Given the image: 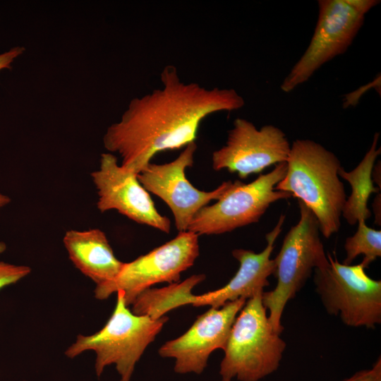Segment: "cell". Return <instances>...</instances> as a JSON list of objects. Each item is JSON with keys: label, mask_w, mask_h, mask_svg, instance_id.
Wrapping results in <instances>:
<instances>
[{"label": "cell", "mask_w": 381, "mask_h": 381, "mask_svg": "<svg viewBox=\"0 0 381 381\" xmlns=\"http://www.w3.org/2000/svg\"><path fill=\"white\" fill-rule=\"evenodd\" d=\"M160 80L161 87L131 99L103 137L105 149L118 154L121 165L137 175L158 152L195 142L199 126L209 115L245 104L234 89H209L183 81L174 66L164 67Z\"/></svg>", "instance_id": "cell-1"}, {"label": "cell", "mask_w": 381, "mask_h": 381, "mask_svg": "<svg viewBox=\"0 0 381 381\" xmlns=\"http://www.w3.org/2000/svg\"><path fill=\"white\" fill-rule=\"evenodd\" d=\"M338 157L321 144L310 139H296L291 145L286 173L274 189L289 193L316 217L320 231L329 238L339 231L346 199L338 175Z\"/></svg>", "instance_id": "cell-2"}, {"label": "cell", "mask_w": 381, "mask_h": 381, "mask_svg": "<svg viewBox=\"0 0 381 381\" xmlns=\"http://www.w3.org/2000/svg\"><path fill=\"white\" fill-rule=\"evenodd\" d=\"M116 294L114 310L105 325L92 335H78L65 355L73 358L85 351H94L97 377L105 367L114 364L120 381H130L135 364L169 318L165 315L152 319L135 315L126 305L123 292L118 291Z\"/></svg>", "instance_id": "cell-3"}, {"label": "cell", "mask_w": 381, "mask_h": 381, "mask_svg": "<svg viewBox=\"0 0 381 381\" xmlns=\"http://www.w3.org/2000/svg\"><path fill=\"white\" fill-rule=\"evenodd\" d=\"M262 294L248 299L234 322L220 363L222 378L258 381L279 366L286 343L270 322Z\"/></svg>", "instance_id": "cell-4"}, {"label": "cell", "mask_w": 381, "mask_h": 381, "mask_svg": "<svg viewBox=\"0 0 381 381\" xmlns=\"http://www.w3.org/2000/svg\"><path fill=\"white\" fill-rule=\"evenodd\" d=\"M300 218L286 234L281 249L274 259L277 284L263 291V306L274 330L283 332L282 317L286 303L296 296L315 269L329 264L320 236L319 223L313 212L298 200Z\"/></svg>", "instance_id": "cell-5"}, {"label": "cell", "mask_w": 381, "mask_h": 381, "mask_svg": "<svg viewBox=\"0 0 381 381\" xmlns=\"http://www.w3.org/2000/svg\"><path fill=\"white\" fill-rule=\"evenodd\" d=\"M329 264L314 270L313 282L326 311L349 327L374 329L381 323V281L360 263L341 264L327 253Z\"/></svg>", "instance_id": "cell-6"}, {"label": "cell", "mask_w": 381, "mask_h": 381, "mask_svg": "<svg viewBox=\"0 0 381 381\" xmlns=\"http://www.w3.org/2000/svg\"><path fill=\"white\" fill-rule=\"evenodd\" d=\"M286 173V162H282L250 183L235 181L220 199L196 213L187 231L198 236L217 235L259 222L271 204L291 197L274 189Z\"/></svg>", "instance_id": "cell-7"}, {"label": "cell", "mask_w": 381, "mask_h": 381, "mask_svg": "<svg viewBox=\"0 0 381 381\" xmlns=\"http://www.w3.org/2000/svg\"><path fill=\"white\" fill-rule=\"evenodd\" d=\"M199 236L190 231H180L164 244L124 264L118 277L111 282L96 286L99 300L121 291L127 306L152 286L180 280L183 272L190 267L199 255Z\"/></svg>", "instance_id": "cell-8"}, {"label": "cell", "mask_w": 381, "mask_h": 381, "mask_svg": "<svg viewBox=\"0 0 381 381\" xmlns=\"http://www.w3.org/2000/svg\"><path fill=\"white\" fill-rule=\"evenodd\" d=\"M319 16L310 42L280 86L290 92L325 63L344 54L361 28L365 15L347 0L318 1Z\"/></svg>", "instance_id": "cell-9"}, {"label": "cell", "mask_w": 381, "mask_h": 381, "mask_svg": "<svg viewBox=\"0 0 381 381\" xmlns=\"http://www.w3.org/2000/svg\"><path fill=\"white\" fill-rule=\"evenodd\" d=\"M195 142L186 145L173 161L157 164L150 163L138 174L143 188L161 198L170 208L177 230L187 231L196 213L212 200L220 199L233 182H223L211 191L195 188L186 176V169L193 166Z\"/></svg>", "instance_id": "cell-10"}, {"label": "cell", "mask_w": 381, "mask_h": 381, "mask_svg": "<svg viewBox=\"0 0 381 381\" xmlns=\"http://www.w3.org/2000/svg\"><path fill=\"white\" fill-rule=\"evenodd\" d=\"M290 149L286 134L279 128L265 125L258 129L250 121L237 118L225 145L212 152V168L236 172L244 179L270 166L286 162Z\"/></svg>", "instance_id": "cell-11"}, {"label": "cell", "mask_w": 381, "mask_h": 381, "mask_svg": "<svg viewBox=\"0 0 381 381\" xmlns=\"http://www.w3.org/2000/svg\"><path fill=\"white\" fill-rule=\"evenodd\" d=\"M91 177L101 212L115 210L138 224L169 233L170 219L157 211L138 175L119 164L114 154L101 155L99 168L91 173Z\"/></svg>", "instance_id": "cell-12"}, {"label": "cell", "mask_w": 381, "mask_h": 381, "mask_svg": "<svg viewBox=\"0 0 381 381\" xmlns=\"http://www.w3.org/2000/svg\"><path fill=\"white\" fill-rule=\"evenodd\" d=\"M246 301L238 298L220 308H210L183 334L163 344L159 356L175 358L176 373H202L212 352L224 349L234 322Z\"/></svg>", "instance_id": "cell-13"}, {"label": "cell", "mask_w": 381, "mask_h": 381, "mask_svg": "<svg viewBox=\"0 0 381 381\" xmlns=\"http://www.w3.org/2000/svg\"><path fill=\"white\" fill-rule=\"evenodd\" d=\"M284 220L285 216L281 214L274 229L265 235L267 246L260 253L242 248L232 250L233 257L239 262V268L226 285L198 296L192 294L191 289H185L176 298V308L192 304L194 306L209 305L217 308L227 302L238 298L248 300L263 292L264 288L269 286L268 277L274 273V261L270 257Z\"/></svg>", "instance_id": "cell-14"}, {"label": "cell", "mask_w": 381, "mask_h": 381, "mask_svg": "<svg viewBox=\"0 0 381 381\" xmlns=\"http://www.w3.org/2000/svg\"><path fill=\"white\" fill-rule=\"evenodd\" d=\"M63 241L75 267L97 286L114 280L125 264L114 255L106 234L99 229L68 230Z\"/></svg>", "instance_id": "cell-15"}, {"label": "cell", "mask_w": 381, "mask_h": 381, "mask_svg": "<svg viewBox=\"0 0 381 381\" xmlns=\"http://www.w3.org/2000/svg\"><path fill=\"white\" fill-rule=\"evenodd\" d=\"M379 133L374 135L370 147L360 163L351 171H345L342 167L338 175L346 180L351 187V193L346 199L341 216L349 224L353 226L359 220L366 221L372 216L368 202L372 193H377L380 188L374 186L372 173L377 157L380 155L377 147Z\"/></svg>", "instance_id": "cell-16"}, {"label": "cell", "mask_w": 381, "mask_h": 381, "mask_svg": "<svg viewBox=\"0 0 381 381\" xmlns=\"http://www.w3.org/2000/svg\"><path fill=\"white\" fill-rule=\"evenodd\" d=\"M356 232L348 237L344 243L346 256L343 264L349 265L359 255H363L361 262L365 268L381 256V231L368 226L365 220H359Z\"/></svg>", "instance_id": "cell-17"}, {"label": "cell", "mask_w": 381, "mask_h": 381, "mask_svg": "<svg viewBox=\"0 0 381 381\" xmlns=\"http://www.w3.org/2000/svg\"><path fill=\"white\" fill-rule=\"evenodd\" d=\"M30 271L28 266L0 262V290L16 283L29 274Z\"/></svg>", "instance_id": "cell-18"}, {"label": "cell", "mask_w": 381, "mask_h": 381, "mask_svg": "<svg viewBox=\"0 0 381 381\" xmlns=\"http://www.w3.org/2000/svg\"><path fill=\"white\" fill-rule=\"evenodd\" d=\"M341 381H381L380 356L370 368L358 371L351 377Z\"/></svg>", "instance_id": "cell-19"}, {"label": "cell", "mask_w": 381, "mask_h": 381, "mask_svg": "<svg viewBox=\"0 0 381 381\" xmlns=\"http://www.w3.org/2000/svg\"><path fill=\"white\" fill-rule=\"evenodd\" d=\"M25 51L23 47H15L8 51L0 54V71L5 68H8L13 61L21 55Z\"/></svg>", "instance_id": "cell-20"}, {"label": "cell", "mask_w": 381, "mask_h": 381, "mask_svg": "<svg viewBox=\"0 0 381 381\" xmlns=\"http://www.w3.org/2000/svg\"><path fill=\"white\" fill-rule=\"evenodd\" d=\"M358 12L365 15L371 8L377 5V0H347Z\"/></svg>", "instance_id": "cell-21"}, {"label": "cell", "mask_w": 381, "mask_h": 381, "mask_svg": "<svg viewBox=\"0 0 381 381\" xmlns=\"http://www.w3.org/2000/svg\"><path fill=\"white\" fill-rule=\"evenodd\" d=\"M373 208L375 215V222L377 224L380 225V193L375 197Z\"/></svg>", "instance_id": "cell-22"}, {"label": "cell", "mask_w": 381, "mask_h": 381, "mask_svg": "<svg viewBox=\"0 0 381 381\" xmlns=\"http://www.w3.org/2000/svg\"><path fill=\"white\" fill-rule=\"evenodd\" d=\"M11 202V199L8 196L2 194L0 193V208L8 205ZM5 248V246L2 243L0 245V253L2 252Z\"/></svg>", "instance_id": "cell-23"}, {"label": "cell", "mask_w": 381, "mask_h": 381, "mask_svg": "<svg viewBox=\"0 0 381 381\" xmlns=\"http://www.w3.org/2000/svg\"><path fill=\"white\" fill-rule=\"evenodd\" d=\"M222 381H234V380H232L231 379H227V378H222Z\"/></svg>", "instance_id": "cell-24"}]
</instances>
